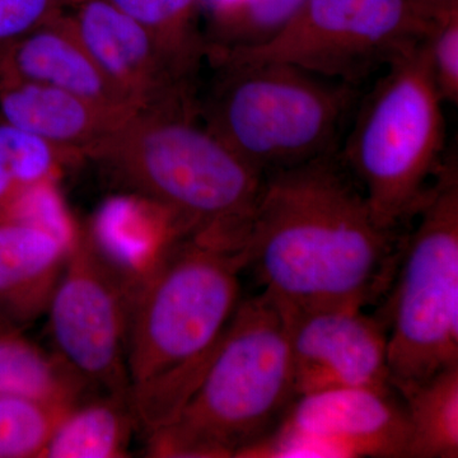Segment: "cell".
<instances>
[{
  "label": "cell",
  "mask_w": 458,
  "mask_h": 458,
  "mask_svg": "<svg viewBox=\"0 0 458 458\" xmlns=\"http://www.w3.org/2000/svg\"><path fill=\"white\" fill-rule=\"evenodd\" d=\"M403 243L379 227L335 150L264 174L245 269L285 311L366 309L390 288Z\"/></svg>",
  "instance_id": "cell-1"
},
{
  "label": "cell",
  "mask_w": 458,
  "mask_h": 458,
  "mask_svg": "<svg viewBox=\"0 0 458 458\" xmlns=\"http://www.w3.org/2000/svg\"><path fill=\"white\" fill-rule=\"evenodd\" d=\"M245 254L182 237L132 297L129 400L150 436L183 408L241 302Z\"/></svg>",
  "instance_id": "cell-2"
},
{
  "label": "cell",
  "mask_w": 458,
  "mask_h": 458,
  "mask_svg": "<svg viewBox=\"0 0 458 458\" xmlns=\"http://www.w3.org/2000/svg\"><path fill=\"white\" fill-rule=\"evenodd\" d=\"M87 157L165 208L186 236L245 250L264 174L199 122L197 102L138 111Z\"/></svg>",
  "instance_id": "cell-3"
},
{
  "label": "cell",
  "mask_w": 458,
  "mask_h": 458,
  "mask_svg": "<svg viewBox=\"0 0 458 458\" xmlns=\"http://www.w3.org/2000/svg\"><path fill=\"white\" fill-rule=\"evenodd\" d=\"M295 393L284 311L269 294L241 300L197 388L147 437L152 457H245L282 423Z\"/></svg>",
  "instance_id": "cell-4"
},
{
  "label": "cell",
  "mask_w": 458,
  "mask_h": 458,
  "mask_svg": "<svg viewBox=\"0 0 458 458\" xmlns=\"http://www.w3.org/2000/svg\"><path fill=\"white\" fill-rule=\"evenodd\" d=\"M203 123L262 174L335 152L358 87L280 63L212 60Z\"/></svg>",
  "instance_id": "cell-5"
},
{
  "label": "cell",
  "mask_w": 458,
  "mask_h": 458,
  "mask_svg": "<svg viewBox=\"0 0 458 458\" xmlns=\"http://www.w3.org/2000/svg\"><path fill=\"white\" fill-rule=\"evenodd\" d=\"M443 104L421 38L385 69L354 111L340 155L386 231L415 218L445 164Z\"/></svg>",
  "instance_id": "cell-6"
},
{
  "label": "cell",
  "mask_w": 458,
  "mask_h": 458,
  "mask_svg": "<svg viewBox=\"0 0 458 458\" xmlns=\"http://www.w3.org/2000/svg\"><path fill=\"white\" fill-rule=\"evenodd\" d=\"M415 218L381 318L387 327L391 385L400 396L458 364L456 156L445 159Z\"/></svg>",
  "instance_id": "cell-7"
},
{
  "label": "cell",
  "mask_w": 458,
  "mask_h": 458,
  "mask_svg": "<svg viewBox=\"0 0 458 458\" xmlns=\"http://www.w3.org/2000/svg\"><path fill=\"white\" fill-rule=\"evenodd\" d=\"M414 0H306L284 27L251 47H210L208 57L280 63L360 87L423 38Z\"/></svg>",
  "instance_id": "cell-8"
},
{
  "label": "cell",
  "mask_w": 458,
  "mask_h": 458,
  "mask_svg": "<svg viewBox=\"0 0 458 458\" xmlns=\"http://www.w3.org/2000/svg\"><path fill=\"white\" fill-rule=\"evenodd\" d=\"M131 304V295L96 254L82 227L47 313L57 354L101 394L129 397Z\"/></svg>",
  "instance_id": "cell-9"
},
{
  "label": "cell",
  "mask_w": 458,
  "mask_h": 458,
  "mask_svg": "<svg viewBox=\"0 0 458 458\" xmlns=\"http://www.w3.org/2000/svg\"><path fill=\"white\" fill-rule=\"evenodd\" d=\"M396 394L358 387L303 394L245 457L408 458V415Z\"/></svg>",
  "instance_id": "cell-10"
},
{
  "label": "cell",
  "mask_w": 458,
  "mask_h": 458,
  "mask_svg": "<svg viewBox=\"0 0 458 458\" xmlns=\"http://www.w3.org/2000/svg\"><path fill=\"white\" fill-rule=\"evenodd\" d=\"M283 311L298 397L336 388H394L381 318L355 307Z\"/></svg>",
  "instance_id": "cell-11"
},
{
  "label": "cell",
  "mask_w": 458,
  "mask_h": 458,
  "mask_svg": "<svg viewBox=\"0 0 458 458\" xmlns=\"http://www.w3.org/2000/svg\"><path fill=\"white\" fill-rule=\"evenodd\" d=\"M75 33L137 111L195 102V78L148 30L107 0H69Z\"/></svg>",
  "instance_id": "cell-12"
},
{
  "label": "cell",
  "mask_w": 458,
  "mask_h": 458,
  "mask_svg": "<svg viewBox=\"0 0 458 458\" xmlns=\"http://www.w3.org/2000/svg\"><path fill=\"white\" fill-rule=\"evenodd\" d=\"M83 231L131 300L177 241L186 237L171 212L131 191L106 199Z\"/></svg>",
  "instance_id": "cell-13"
},
{
  "label": "cell",
  "mask_w": 458,
  "mask_h": 458,
  "mask_svg": "<svg viewBox=\"0 0 458 458\" xmlns=\"http://www.w3.org/2000/svg\"><path fill=\"white\" fill-rule=\"evenodd\" d=\"M0 81L55 87L120 113H138L99 69L65 12L0 55Z\"/></svg>",
  "instance_id": "cell-14"
},
{
  "label": "cell",
  "mask_w": 458,
  "mask_h": 458,
  "mask_svg": "<svg viewBox=\"0 0 458 458\" xmlns=\"http://www.w3.org/2000/svg\"><path fill=\"white\" fill-rule=\"evenodd\" d=\"M131 114L55 87L0 81V119L81 158Z\"/></svg>",
  "instance_id": "cell-15"
},
{
  "label": "cell",
  "mask_w": 458,
  "mask_h": 458,
  "mask_svg": "<svg viewBox=\"0 0 458 458\" xmlns=\"http://www.w3.org/2000/svg\"><path fill=\"white\" fill-rule=\"evenodd\" d=\"M72 247L44 229L0 221V322L22 328L47 313Z\"/></svg>",
  "instance_id": "cell-16"
},
{
  "label": "cell",
  "mask_w": 458,
  "mask_h": 458,
  "mask_svg": "<svg viewBox=\"0 0 458 458\" xmlns=\"http://www.w3.org/2000/svg\"><path fill=\"white\" fill-rule=\"evenodd\" d=\"M90 388L56 352H45L21 328L0 322V394L74 408Z\"/></svg>",
  "instance_id": "cell-17"
},
{
  "label": "cell",
  "mask_w": 458,
  "mask_h": 458,
  "mask_svg": "<svg viewBox=\"0 0 458 458\" xmlns=\"http://www.w3.org/2000/svg\"><path fill=\"white\" fill-rule=\"evenodd\" d=\"M135 428L137 420L128 396L99 394L87 397L57 424L42 457H126Z\"/></svg>",
  "instance_id": "cell-18"
},
{
  "label": "cell",
  "mask_w": 458,
  "mask_h": 458,
  "mask_svg": "<svg viewBox=\"0 0 458 458\" xmlns=\"http://www.w3.org/2000/svg\"><path fill=\"white\" fill-rule=\"evenodd\" d=\"M401 397L409 421L408 458H457L458 364Z\"/></svg>",
  "instance_id": "cell-19"
},
{
  "label": "cell",
  "mask_w": 458,
  "mask_h": 458,
  "mask_svg": "<svg viewBox=\"0 0 458 458\" xmlns=\"http://www.w3.org/2000/svg\"><path fill=\"white\" fill-rule=\"evenodd\" d=\"M148 30L186 73L197 77L209 44L198 29L199 0H107Z\"/></svg>",
  "instance_id": "cell-20"
},
{
  "label": "cell",
  "mask_w": 458,
  "mask_h": 458,
  "mask_svg": "<svg viewBox=\"0 0 458 458\" xmlns=\"http://www.w3.org/2000/svg\"><path fill=\"white\" fill-rule=\"evenodd\" d=\"M81 157L0 119V213L23 190L59 180Z\"/></svg>",
  "instance_id": "cell-21"
},
{
  "label": "cell",
  "mask_w": 458,
  "mask_h": 458,
  "mask_svg": "<svg viewBox=\"0 0 458 458\" xmlns=\"http://www.w3.org/2000/svg\"><path fill=\"white\" fill-rule=\"evenodd\" d=\"M72 409L0 394V458L42 457L57 424Z\"/></svg>",
  "instance_id": "cell-22"
},
{
  "label": "cell",
  "mask_w": 458,
  "mask_h": 458,
  "mask_svg": "<svg viewBox=\"0 0 458 458\" xmlns=\"http://www.w3.org/2000/svg\"><path fill=\"white\" fill-rule=\"evenodd\" d=\"M3 219L44 229L72 249L82 232V227L66 207L57 180L42 181L23 190L0 213V221Z\"/></svg>",
  "instance_id": "cell-23"
},
{
  "label": "cell",
  "mask_w": 458,
  "mask_h": 458,
  "mask_svg": "<svg viewBox=\"0 0 458 458\" xmlns=\"http://www.w3.org/2000/svg\"><path fill=\"white\" fill-rule=\"evenodd\" d=\"M306 0H240L218 25L222 41L209 47H251L270 38L300 11Z\"/></svg>",
  "instance_id": "cell-24"
},
{
  "label": "cell",
  "mask_w": 458,
  "mask_h": 458,
  "mask_svg": "<svg viewBox=\"0 0 458 458\" xmlns=\"http://www.w3.org/2000/svg\"><path fill=\"white\" fill-rule=\"evenodd\" d=\"M423 42L443 101L457 105L458 3L430 14Z\"/></svg>",
  "instance_id": "cell-25"
},
{
  "label": "cell",
  "mask_w": 458,
  "mask_h": 458,
  "mask_svg": "<svg viewBox=\"0 0 458 458\" xmlns=\"http://www.w3.org/2000/svg\"><path fill=\"white\" fill-rule=\"evenodd\" d=\"M69 0H0V55L9 47L64 13Z\"/></svg>",
  "instance_id": "cell-26"
},
{
  "label": "cell",
  "mask_w": 458,
  "mask_h": 458,
  "mask_svg": "<svg viewBox=\"0 0 458 458\" xmlns=\"http://www.w3.org/2000/svg\"><path fill=\"white\" fill-rule=\"evenodd\" d=\"M415 3L424 9V11L429 12L432 9L445 7V5L454 4L458 3V0H414Z\"/></svg>",
  "instance_id": "cell-27"
}]
</instances>
